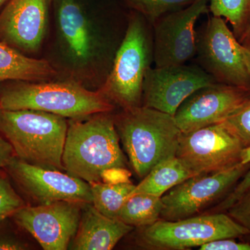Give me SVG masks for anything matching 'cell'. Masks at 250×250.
I'll return each instance as SVG.
<instances>
[{"instance_id":"cell-1","label":"cell","mask_w":250,"mask_h":250,"mask_svg":"<svg viewBox=\"0 0 250 250\" xmlns=\"http://www.w3.org/2000/svg\"><path fill=\"white\" fill-rule=\"evenodd\" d=\"M99 8L93 0H53L52 22L44 58L58 78L91 90L106 82L127 27Z\"/></svg>"},{"instance_id":"cell-2","label":"cell","mask_w":250,"mask_h":250,"mask_svg":"<svg viewBox=\"0 0 250 250\" xmlns=\"http://www.w3.org/2000/svg\"><path fill=\"white\" fill-rule=\"evenodd\" d=\"M0 108L47 112L67 119H82L113 112L116 106L100 90H91L75 81L57 78L45 82H0Z\"/></svg>"},{"instance_id":"cell-3","label":"cell","mask_w":250,"mask_h":250,"mask_svg":"<svg viewBox=\"0 0 250 250\" xmlns=\"http://www.w3.org/2000/svg\"><path fill=\"white\" fill-rule=\"evenodd\" d=\"M113 112L68 119L62 162L67 174L88 182H102L104 170L126 167Z\"/></svg>"},{"instance_id":"cell-4","label":"cell","mask_w":250,"mask_h":250,"mask_svg":"<svg viewBox=\"0 0 250 250\" xmlns=\"http://www.w3.org/2000/svg\"><path fill=\"white\" fill-rule=\"evenodd\" d=\"M120 141L135 173L143 179L163 161L175 157L182 131L173 116L141 106L114 114Z\"/></svg>"},{"instance_id":"cell-5","label":"cell","mask_w":250,"mask_h":250,"mask_svg":"<svg viewBox=\"0 0 250 250\" xmlns=\"http://www.w3.org/2000/svg\"><path fill=\"white\" fill-rule=\"evenodd\" d=\"M67 128L68 119L53 113L0 108V135L16 157L31 165L64 171Z\"/></svg>"},{"instance_id":"cell-6","label":"cell","mask_w":250,"mask_h":250,"mask_svg":"<svg viewBox=\"0 0 250 250\" xmlns=\"http://www.w3.org/2000/svg\"><path fill=\"white\" fill-rule=\"evenodd\" d=\"M150 26L136 11L128 16L127 27L111 71L98 90L121 109L142 106L143 81L154 62Z\"/></svg>"},{"instance_id":"cell-7","label":"cell","mask_w":250,"mask_h":250,"mask_svg":"<svg viewBox=\"0 0 250 250\" xmlns=\"http://www.w3.org/2000/svg\"><path fill=\"white\" fill-rule=\"evenodd\" d=\"M136 243L149 250H184L222 238H240L248 230L225 212L205 213L182 220H160L139 228Z\"/></svg>"},{"instance_id":"cell-8","label":"cell","mask_w":250,"mask_h":250,"mask_svg":"<svg viewBox=\"0 0 250 250\" xmlns=\"http://www.w3.org/2000/svg\"><path fill=\"white\" fill-rule=\"evenodd\" d=\"M198 65L217 83L250 90L244 48L224 18L212 16L197 31Z\"/></svg>"},{"instance_id":"cell-9","label":"cell","mask_w":250,"mask_h":250,"mask_svg":"<svg viewBox=\"0 0 250 250\" xmlns=\"http://www.w3.org/2000/svg\"><path fill=\"white\" fill-rule=\"evenodd\" d=\"M250 168V163H240L228 170L186 179L161 197L160 219L174 221L206 213L232 191Z\"/></svg>"},{"instance_id":"cell-10","label":"cell","mask_w":250,"mask_h":250,"mask_svg":"<svg viewBox=\"0 0 250 250\" xmlns=\"http://www.w3.org/2000/svg\"><path fill=\"white\" fill-rule=\"evenodd\" d=\"M244 149L222 123L182 133L176 157L195 174L228 170L241 163Z\"/></svg>"},{"instance_id":"cell-11","label":"cell","mask_w":250,"mask_h":250,"mask_svg":"<svg viewBox=\"0 0 250 250\" xmlns=\"http://www.w3.org/2000/svg\"><path fill=\"white\" fill-rule=\"evenodd\" d=\"M53 0H9L0 11V41L39 58L50 31Z\"/></svg>"},{"instance_id":"cell-12","label":"cell","mask_w":250,"mask_h":250,"mask_svg":"<svg viewBox=\"0 0 250 250\" xmlns=\"http://www.w3.org/2000/svg\"><path fill=\"white\" fill-rule=\"evenodd\" d=\"M4 170L36 205L58 201L92 203L89 184L62 171L31 165L14 156Z\"/></svg>"},{"instance_id":"cell-13","label":"cell","mask_w":250,"mask_h":250,"mask_svg":"<svg viewBox=\"0 0 250 250\" xmlns=\"http://www.w3.org/2000/svg\"><path fill=\"white\" fill-rule=\"evenodd\" d=\"M210 0H195L183 9L165 15L152 25L156 67L182 65L196 54L195 26L209 11Z\"/></svg>"},{"instance_id":"cell-14","label":"cell","mask_w":250,"mask_h":250,"mask_svg":"<svg viewBox=\"0 0 250 250\" xmlns=\"http://www.w3.org/2000/svg\"><path fill=\"white\" fill-rule=\"evenodd\" d=\"M84 204L58 201L24 206L12 218L15 223L31 236L45 250L68 249L76 234Z\"/></svg>"},{"instance_id":"cell-15","label":"cell","mask_w":250,"mask_h":250,"mask_svg":"<svg viewBox=\"0 0 250 250\" xmlns=\"http://www.w3.org/2000/svg\"><path fill=\"white\" fill-rule=\"evenodd\" d=\"M215 82L197 65L150 67L143 81L142 106L174 116L186 99L197 90Z\"/></svg>"},{"instance_id":"cell-16","label":"cell","mask_w":250,"mask_h":250,"mask_svg":"<svg viewBox=\"0 0 250 250\" xmlns=\"http://www.w3.org/2000/svg\"><path fill=\"white\" fill-rule=\"evenodd\" d=\"M250 98V90L215 83L186 99L174 118L182 133L223 123Z\"/></svg>"},{"instance_id":"cell-17","label":"cell","mask_w":250,"mask_h":250,"mask_svg":"<svg viewBox=\"0 0 250 250\" xmlns=\"http://www.w3.org/2000/svg\"><path fill=\"white\" fill-rule=\"evenodd\" d=\"M134 229L121 220L108 218L100 213L93 204H84L70 249L112 250Z\"/></svg>"},{"instance_id":"cell-18","label":"cell","mask_w":250,"mask_h":250,"mask_svg":"<svg viewBox=\"0 0 250 250\" xmlns=\"http://www.w3.org/2000/svg\"><path fill=\"white\" fill-rule=\"evenodd\" d=\"M57 78L58 74L46 59L28 57L0 41V82H45Z\"/></svg>"},{"instance_id":"cell-19","label":"cell","mask_w":250,"mask_h":250,"mask_svg":"<svg viewBox=\"0 0 250 250\" xmlns=\"http://www.w3.org/2000/svg\"><path fill=\"white\" fill-rule=\"evenodd\" d=\"M194 175L196 174L175 156L158 164L135 187L128 197L134 194L147 193L161 197L171 188Z\"/></svg>"},{"instance_id":"cell-20","label":"cell","mask_w":250,"mask_h":250,"mask_svg":"<svg viewBox=\"0 0 250 250\" xmlns=\"http://www.w3.org/2000/svg\"><path fill=\"white\" fill-rule=\"evenodd\" d=\"M161 197L147 193L130 195L118 215V220L133 228L149 226L160 220L162 210Z\"/></svg>"},{"instance_id":"cell-21","label":"cell","mask_w":250,"mask_h":250,"mask_svg":"<svg viewBox=\"0 0 250 250\" xmlns=\"http://www.w3.org/2000/svg\"><path fill=\"white\" fill-rule=\"evenodd\" d=\"M88 184L91 189L94 207L108 218L117 220L122 206L136 187L132 182L116 185L103 182Z\"/></svg>"},{"instance_id":"cell-22","label":"cell","mask_w":250,"mask_h":250,"mask_svg":"<svg viewBox=\"0 0 250 250\" xmlns=\"http://www.w3.org/2000/svg\"><path fill=\"white\" fill-rule=\"evenodd\" d=\"M208 7L213 16L229 22L241 42L250 27V0H210Z\"/></svg>"},{"instance_id":"cell-23","label":"cell","mask_w":250,"mask_h":250,"mask_svg":"<svg viewBox=\"0 0 250 250\" xmlns=\"http://www.w3.org/2000/svg\"><path fill=\"white\" fill-rule=\"evenodd\" d=\"M134 11L144 16L152 25L165 15L183 9L195 0H124Z\"/></svg>"},{"instance_id":"cell-24","label":"cell","mask_w":250,"mask_h":250,"mask_svg":"<svg viewBox=\"0 0 250 250\" xmlns=\"http://www.w3.org/2000/svg\"><path fill=\"white\" fill-rule=\"evenodd\" d=\"M2 170H0V226L27 205L13 187L6 171Z\"/></svg>"},{"instance_id":"cell-25","label":"cell","mask_w":250,"mask_h":250,"mask_svg":"<svg viewBox=\"0 0 250 250\" xmlns=\"http://www.w3.org/2000/svg\"><path fill=\"white\" fill-rule=\"evenodd\" d=\"M220 123L241 141L244 148L250 147V98Z\"/></svg>"},{"instance_id":"cell-26","label":"cell","mask_w":250,"mask_h":250,"mask_svg":"<svg viewBox=\"0 0 250 250\" xmlns=\"http://www.w3.org/2000/svg\"><path fill=\"white\" fill-rule=\"evenodd\" d=\"M225 213L248 230V234L241 241L250 243V188Z\"/></svg>"},{"instance_id":"cell-27","label":"cell","mask_w":250,"mask_h":250,"mask_svg":"<svg viewBox=\"0 0 250 250\" xmlns=\"http://www.w3.org/2000/svg\"><path fill=\"white\" fill-rule=\"evenodd\" d=\"M250 188V168L247 171L243 177L240 179L238 183L233 189L232 191L225 199L215 205L212 209L208 210L207 213H221L226 212L230 207L240 197Z\"/></svg>"},{"instance_id":"cell-28","label":"cell","mask_w":250,"mask_h":250,"mask_svg":"<svg viewBox=\"0 0 250 250\" xmlns=\"http://www.w3.org/2000/svg\"><path fill=\"white\" fill-rule=\"evenodd\" d=\"M200 250H250V243L237 241L236 238H222L208 242L200 247Z\"/></svg>"},{"instance_id":"cell-29","label":"cell","mask_w":250,"mask_h":250,"mask_svg":"<svg viewBox=\"0 0 250 250\" xmlns=\"http://www.w3.org/2000/svg\"><path fill=\"white\" fill-rule=\"evenodd\" d=\"M131 172L126 167H115L104 170L101 174L102 182L105 184H121L130 183Z\"/></svg>"},{"instance_id":"cell-30","label":"cell","mask_w":250,"mask_h":250,"mask_svg":"<svg viewBox=\"0 0 250 250\" xmlns=\"http://www.w3.org/2000/svg\"><path fill=\"white\" fill-rule=\"evenodd\" d=\"M28 246L16 237L0 233V250H24Z\"/></svg>"},{"instance_id":"cell-31","label":"cell","mask_w":250,"mask_h":250,"mask_svg":"<svg viewBox=\"0 0 250 250\" xmlns=\"http://www.w3.org/2000/svg\"><path fill=\"white\" fill-rule=\"evenodd\" d=\"M15 156L12 146L0 135V170L4 169Z\"/></svg>"},{"instance_id":"cell-32","label":"cell","mask_w":250,"mask_h":250,"mask_svg":"<svg viewBox=\"0 0 250 250\" xmlns=\"http://www.w3.org/2000/svg\"><path fill=\"white\" fill-rule=\"evenodd\" d=\"M241 43L244 48L245 57H246L247 66L250 74V36L245 38Z\"/></svg>"},{"instance_id":"cell-33","label":"cell","mask_w":250,"mask_h":250,"mask_svg":"<svg viewBox=\"0 0 250 250\" xmlns=\"http://www.w3.org/2000/svg\"><path fill=\"white\" fill-rule=\"evenodd\" d=\"M250 163V147L244 148L241 154V164Z\"/></svg>"},{"instance_id":"cell-34","label":"cell","mask_w":250,"mask_h":250,"mask_svg":"<svg viewBox=\"0 0 250 250\" xmlns=\"http://www.w3.org/2000/svg\"><path fill=\"white\" fill-rule=\"evenodd\" d=\"M9 0H0V11L4 7L5 5L7 4Z\"/></svg>"},{"instance_id":"cell-35","label":"cell","mask_w":250,"mask_h":250,"mask_svg":"<svg viewBox=\"0 0 250 250\" xmlns=\"http://www.w3.org/2000/svg\"><path fill=\"white\" fill-rule=\"evenodd\" d=\"M250 36V27H249V29H248V30L247 31L246 35H245L244 38H243V39H244L245 38L248 37V36ZM243 40H242V41H243Z\"/></svg>"}]
</instances>
